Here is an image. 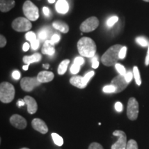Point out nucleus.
Returning <instances> with one entry per match:
<instances>
[{"instance_id": "1", "label": "nucleus", "mask_w": 149, "mask_h": 149, "mask_svg": "<svg viewBox=\"0 0 149 149\" xmlns=\"http://www.w3.org/2000/svg\"><path fill=\"white\" fill-rule=\"evenodd\" d=\"M77 49L81 56L86 57H93L96 53L95 43L90 37H82L78 41Z\"/></svg>"}, {"instance_id": "2", "label": "nucleus", "mask_w": 149, "mask_h": 149, "mask_svg": "<svg viewBox=\"0 0 149 149\" xmlns=\"http://www.w3.org/2000/svg\"><path fill=\"white\" fill-rule=\"evenodd\" d=\"M122 47L123 46L120 44H115L110 47L102 57L103 64L107 66H111L116 64L118 59H120L119 53Z\"/></svg>"}, {"instance_id": "3", "label": "nucleus", "mask_w": 149, "mask_h": 149, "mask_svg": "<svg viewBox=\"0 0 149 149\" xmlns=\"http://www.w3.org/2000/svg\"><path fill=\"white\" fill-rule=\"evenodd\" d=\"M14 86L10 83L1 82L0 84V100L3 103H10L15 97Z\"/></svg>"}, {"instance_id": "4", "label": "nucleus", "mask_w": 149, "mask_h": 149, "mask_svg": "<svg viewBox=\"0 0 149 149\" xmlns=\"http://www.w3.org/2000/svg\"><path fill=\"white\" fill-rule=\"evenodd\" d=\"M23 12L26 17L30 21H36L40 17L38 8L30 0H27L24 2Z\"/></svg>"}, {"instance_id": "5", "label": "nucleus", "mask_w": 149, "mask_h": 149, "mask_svg": "<svg viewBox=\"0 0 149 149\" xmlns=\"http://www.w3.org/2000/svg\"><path fill=\"white\" fill-rule=\"evenodd\" d=\"M12 27L17 32H26L31 30L32 28V24L27 18L18 17L13 22Z\"/></svg>"}, {"instance_id": "6", "label": "nucleus", "mask_w": 149, "mask_h": 149, "mask_svg": "<svg viewBox=\"0 0 149 149\" xmlns=\"http://www.w3.org/2000/svg\"><path fill=\"white\" fill-rule=\"evenodd\" d=\"M139 114V104L135 98L130 97L128 102L127 116L132 121L136 120Z\"/></svg>"}, {"instance_id": "7", "label": "nucleus", "mask_w": 149, "mask_h": 149, "mask_svg": "<svg viewBox=\"0 0 149 149\" xmlns=\"http://www.w3.org/2000/svg\"><path fill=\"white\" fill-rule=\"evenodd\" d=\"M100 22L96 17H91L84 21L80 25L79 29L84 33H89L93 31L98 27Z\"/></svg>"}, {"instance_id": "8", "label": "nucleus", "mask_w": 149, "mask_h": 149, "mask_svg": "<svg viewBox=\"0 0 149 149\" xmlns=\"http://www.w3.org/2000/svg\"><path fill=\"white\" fill-rule=\"evenodd\" d=\"M41 84L42 83L39 81L37 77H26L22 79L20 81L22 88L26 92H31L35 87L40 86Z\"/></svg>"}, {"instance_id": "9", "label": "nucleus", "mask_w": 149, "mask_h": 149, "mask_svg": "<svg viewBox=\"0 0 149 149\" xmlns=\"http://www.w3.org/2000/svg\"><path fill=\"white\" fill-rule=\"evenodd\" d=\"M113 135L117 136L118 139L117 142L112 145L111 149H126L127 141H126V135L125 133L122 130H115L113 133Z\"/></svg>"}, {"instance_id": "10", "label": "nucleus", "mask_w": 149, "mask_h": 149, "mask_svg": "<svg viewBox=\"0 0 149 149\" xmlns=\"http://www.w3.org/2000/svg\"><path fill=\"white\" fill-rule=\"evenodd\" d=\"M128 83L126 81L124 75H122V74H119L113 78V79L111 81V85L114 86L115 87V93H118L122 92L125 89Z\"/></svg>"}, {"instance_id": "11", "label": "nucleus", "mask_w": 149, "mask_h": 149, "mask_svg": "<svg viewBox=\"0 0 149 149\" xmlns=\"http://www.w3.org/2000/svg\"><path fill=\"white\" fill-rule=\"evenodd\" d=\"M10 122L14 127L18 129H24L27 126V122L19 115H13L10 117Z\"/></svg>"}, {"instance_id": "12", "label": "nucleus", "mask_w": 149, "mask_h": 149, "mask_svg": "<svg viewBox=\"0 0 149 149\" xmlns=\"http://www.w3.org/2000/svg\"><path fill=\"white\" fill-rule=\"evenodd\" d=\"M32 126L35 130L40 132L42 134H46L48 133V126L44 121L39 118H35L32 121Z\"/></svg>"}, {"instance_id": "13", "label": "nucleus", "mask_w": 149, "mask_h": 149, "mask_svg": "<svg viewBox=\"0 0 149 149\" xmlns=\"http://www.w3.org/2000/svg\"><path fill=\"white\" fill-rule=\"evenodd\" d=\"M24 100L27 105L28 112L30 114H34L36 113L37 111V104L35 99L31 96H26Z\"/></svg>"}, {"instance_id": "14", "label": "nucleus", "mask_w": 149, "mask_h": 149, "mask_svg": "<svg viewBox=\"0 0 149 149\" xmlns=\"http://www.w3.org/2000/svg\"><path fill=\"white\" fill-rule=\"evenodd\" d=\"M54 44H55L51 40H46L42 48V53L43 54H46V55L50 56L53 55L55 53Z\"/></svg>"}, {"instance_id": "15", "label": "nucleus", "mask_w": 149, "mask_h": 149, "mask_svg": "<svg viewBox=\"0 0 149 149\" xmlns=\"http://www.w3.org/2000/svg\"><path fill=\"white\" fill-rule=\"evenodd\" d=\"M37 77L41 83L50 82L54 79V74L51 71H42Z\"/></svg>"}, {"instance_id": "16", "label": "nucleus", "mask_w": 149, "mask_h": 149, "mask_svg": "<svg viewBox=\"0 0 149 149\" xmlns=\"http://www.w3.org/2000/svg\"><path fill=\"white\" fill-rule=\"evenodd\" d=\"M56 10L60 14H66L69 9V5L66 0H58L55 5Z\"/></svg>"}, {"instance_id": "17", "label": "nucleus", "mask_w": 149, "mask_h": 149, "mask_svg": "<svg viewBox=\"0 0 149 149\" xmlns=\"http://www.w3.org/2000/svg\"><path fill=\"white\" fill-rule=\"evenodd\" d=\"M15 4L14 0H0V10L1 12H8L13 8Z\"/></svg>"}, {"instance_id": "18", "label": "nucleus", "mask_w": 149, "mask_h": 149, "mask_svg": "<svg viewBox=\"0 0 149 149\" xmlns=\"http://www.w3.org/2000/svg\"><path fill=\"white\" fill-rule=\"evenodd\" d=\"M42 59V55L40 53H34L31 56H24L23 61L26 64H31L32 63L38 62Z\"/></svg>"}, {"instance_id": "19", "label": "nucleus", "mask_w": 149, "mask_h": 149, "mask_svg": "<svg viewBox=\"0 0 149 149\" xmlns=\"http://www.w3.org/2000/svg\"><path fill=\"white\" fill-rule=\"evenodd\" d=\"M53 26L63 33H67L69 31V27L67 24L61 21H55L53 23Z\"/></svg>"}, {"instance_id": "20", "label": "nucleus", "mask_w": 149, "mask_h": 149, "mask_svg": "<svg viewBox=\"0 0 149 149\" xmlns=\"http://www.w3.org/2000/svg\"><path fill=\"white\" fill-rule=\"evenodd\" d=\"M70 82L72 86L77 87L78 88H84L85 86L83 84V77L81 76H74L70 78Z\"/></svg>"}, {"instance_id": "21", "label": "nucleus", "mask_w": 149, "mask_h": 149, "mask_svg": "<svg viewBox=\"0 0 149 149\" xmlns=\"http://www.w3.org/2000/svg\"><path fill=\"white\" fill-rule=\"evenodd\" d=\"M69 63V59H65V60L61 61L58 67V69H57V72H58L59 74L61 75V74H64L66 72L67 68H68Z\"/></svg>"}, {"instance_id": "22", "label": "nucleus", "mask_w": 149, "mask_h": 149, "mask_svg": "<svg viewBox=\"0 0 149 149\" xmlns=\"http://www.w3.org/2000/svg\"><path fill=\"white\" fill-rule=\"evenodd\" d=\"M51 137L52 138H53L54 143H55L56 145H57L58 146H61L63 144H64V139H63L62 137H61L59 135H58V134L55 133H52Z\"/></svg>"}, {"instance_id": "23", "label": "nucleus", "mask_w": 149, "mask_h": 149, "mask_svg": "<svg viewBox=\"0 0 149 149\" xmlns=\"http://www.w3.org/2000/svg\"><path fill=\"white\" fill-rule=\"evenodd\" d=\"M133 76L135 78V82L138 86H140L141 84V80L140 77V74H139V71L138 68L137 66L133 67Z\"/></svg>"}, {"instance_id": "24", "label": "nucleus", "mask_w": 149, "mask_h": 149, "mask_svg": "<svg viewBox=\"0 0 149 149\" xmlns=\"http://www.w3.org/2000/svg\"><path fill=\"white\" fill-rule=\"evenodd\" d=\"M48 34H49V31H48V28H44V29H43L42 31L39 33V40L40 41L47 40Z\"/></svg>"}, {"instance_id": "25", "label": "nucleus", "mask_w": 149, "mask_h": 149, "mask_svg": "<svg viewBox=\"0 0 149 149\" xmlns=\"http://www.w3.org/2000/svg\"><path fill=\"white\" fill-rule=\"evenodd\" d=\"M136 42H137L139 45L143 46V47H146V46H148L149 45L148 41L143 37H137V38H136Z\"/></svg>"}, {"instance_id": "26", "label": "nucleus", "mask_w": 149, "mask_h": 149, "mask_svg": "<svg viewBox=\"0 0 149 149\" xmlns=\"http://www.w3.org/2000/svg\"><path fill=\"white\" fill-rule=\"evenodd\" d=\"M95 74L94 71H90L88 73H86L84 75V77H83V84L85 86H86L87 84L88 83L89 80L91 79V77H93V76Z\"/></svg>"}, {"instance_id": "27", "label": "nucleus", "mask_w": 149, "mask_h": 149, "mask_svg": "<svg viewBox=\"0 0 149 149\" xmlns=\"http://www.w3.org/2000/svg\"><path fill=\"white\" fill-rule=\"evenodd\" d=\"M126 149H138V145L137 141L134 139H130L127 142Z\"/></svg>"}, {"instance_id": "28", "label": "nucleus", "mask_w": 149, "mask_h": 149, "mask_svg": "<svg viewBox=\"0 0 149 149\" xmlns=\"http://www.w3.org/2000/svg\"><path fill=\"white\" fill-rule=\"evenodd\" d=\"M115 68H116L117 72H119V74H122V75H125L126 73V68H124V66H122V65L120 64H117V63L115 65Z\"/></svg>"}, {"instance_id": "29", "label": "nucleus", "mask_w": 149, "mask_h": 149, "mask_svg": "<svg viewBox=\"0 0 149 149\" xmlns=\"http://www.w3.org/2000/svg\"><path fill=\"white\" fill-rule=\"evenodd\" d=\"M118 20H119L118 17H117V16L111 17H110L109 19H108V21L107 22V26L109 27L113 26L114 25L115 23H117V22H118Z\"/></svg>"}, {"instance_id": "30", "label": "nucleus", "mask_w": 149, "mask_h": 149, "mask_svg": "<svg viewBox=\"0 0 149 149\" xmlns=\"http://www.w3.org/2000/svg\"><path fill=\"white\" fill-rule=\"evenodd\" d=\"M115 87L113 85H108L104 86L103 88V91L106 93H115Z\"/></svg>"}, {"instance_id": "31", "label": "nucleus", "mask_w": 149, "mask_h": 149, "mask_svg": "<svg viewBox=\"0 0 149 149\" xmlns=\"http://www.w3.org/2000/svg\"><path fill=\"white\" fill-rule=\"evenodd\" d=\"M26 39L28 41L31 42L35 40H36V35H35L33 32H32V31H30V32H28L26 34Z\"/></svg>"}, {"instance_id": "32", "label": "nucleus", "mask_w": 149, "mask_h": 149, "mask_svg": "<svg viewBox=\"0 0 149 149\" xmlns=\"http://www.w3.org/2000/svg\"><path fill=\"white\" fill-rule=\"evenodd\" d=\"M126 51H127V48L126 46H123L122 49L120 50V53H119V57H120V59H123L125 58L126 55Z\"/></svg>"}, {"instance_id": "33", "label": "nucleus", "mask_w": 149, "mask_h": 149, "mask_svg": "<svg viewBox=\"0 0 149 149\" xmlns=\"http://www.w3.org/2000/svg\"><path fill=\"white\" fill-rule=\"evenodd\" d=\"M80 70V66L73 64L70 67V72L72 74H77Z\"/></svg>"}, {"instance_id": "34", "label": "nucleus", "mask_w": 149, "mask_h": 149, "mask_svg": "<svg viewBox=\"0 0 149 149\" xmlns=\"http://www.w3.org/2000/svg\"><path fill=\"white\" fill-rule=\"evenodd\" d=\"M88 149H104L103 147L100 144L97 142H93L90 144Z\"/></svg>"}, {"instance_id": "35", "label": "nucleus", "mask_w": 149, "mask_h": 149, "mask_svg": "<svg viewBox=\"0 0 149 149\" xmlns=\"http://www.w3.org/2000/svg\"><path fill=\"white\" fill-rule=\"evenodd\" d=\"M31 48H32L33 50H37V48L40 46V40H35L34 41L31 42Z\"/></svg>"}, {"instance_id": "36", "label": "nucleus", "mask_w": 149, "mask_h": 149, "mask_svg": "<svg viewBox=\"0 0 149 149\" xmlns=\"http://www.w3.org/2000/svg\"><path fill=\"white\" fill-rule=\"evenodd\" d=\"M84 59L83 57H77L74 59V64L78 65V66L82 65L84 64Z\"/></svg>"}, {"instance_id": "37", "label": "nucleus", "mask_w": 149, "mask_h": 149, "mask_svg": "<svg viewBox=\"0 0 149 149\" xmlns=\"http://www.w3.org/2000/svg\"><path fill=\"white\" fill-rule=\"evenodd\" d=\"M124 77H125V79L126 80V81H127L128 83H129L131 81L132 79H133V77H134L133 76V72H130V71H128V72H126V73L125 75H124Z\"/></svg>"}, {"instance_id": "38", "label": "nucleus", "mask_w": 149, "mask_h": 149, "mask_svg": "<svg viewBox=\"0 0 149 149\" xmlns=\"http://www.w3.org/2000/svg\"><path fill=\"white\" fill-rule=\"evenodd\" d=\"M115 109L117 112H122L123 110V105L120 102H117L115 104Z\"/></svg>"}, {"instance_id": "39", "label": "nucleus", "mask_w": 149, "mask_h": 149, "mask_svg": "<svg viewBox=\"0 0 149 149\" xmlns=\"http://www.w3.org/2000/svg\"><path fill=\"white\" fill-rule=\"evenodd\" d=\"M6 44V40L4 37V36H3L2 35H0V47L3 48L4 47Z\"/></svg>"}, {"instance_id": "40", "label": "nucleus", "mask_w": 149, "mask_h": 149, "mask_svg": "<svg viewBox=\"0 0 149 149\" xmlns=\"http://www.w3.org/2000/svg\"><path fill=\"white\" fill-rule=\"evenodd\" d=\"M51 40L54 43V44H55V43L58 42L60 40V36H59V35H57V34L53 35V36L51 37Z\"/></svg>"}, {"instance_id": "41", "label": "nucleus", "mask_w": 149, "mask_h": 149, "mask_svg": "<svg viewBox=\"0 0 149 149\" xmlns=\"http://www.w3.org/2000/svg\"><path fill=\"white\" fill-rule=\"evenodd\" d=\"M99 66V61H97V58L94 57L93 59V63H92V67L93 68H97Z\"/></svg>"}, {"instance_id": "42", "label": "nucleus", "mask_w": 149, "mask_h": 149, "mask_svg": "<svg viewBox=\"0 0 149 149\" xmlns=\"http://www.w3.org/2000/svg\"><path fill=\"white\" fill-rule=\"evenodd\" d=\"M20 76H21V74H20V72H19L18 70H15V71L13 72V77L15 79H19L20 78Z\"/></svg>"}, {"instance_id": "43", "label": "nucleus", "mask_w": 149, "mask_h": 149, "mask_svg": "<svg viewBox=\"0 0 149 149\" xmlns=\"http://www.w3.org/2000/svg\"><path fill=\"white\" fill-rule=\"evenodd\" d=\"M43 13H44V14L46 16H48L50 14L49 8H48V7H46V6L44 7V8H43Z\"/></svg>"}, {"instance_id": "44", "label": "nucleus", "mask_w": 149, "mask_h": 149, "mask_svg": "<svg viewBox=\"0 0 149 149\" xmlns=\"http://www.w3.org/2000/svg\"><path fill=\"white\" fill-rule=\"evenodd\" d=\"M29 48H30V45H29V43H27V42L24 43V45H23V51L24 52H26L29 51Z\"/></svg>"}, {"instance_id": "45", "label": "nucleus", "mask_w": 149, "mask_h": 149, "mask_svg": "<svg viewBox=\"0 0 149 149\" xmlns=\"http://www.w3.org/2000/svg\"><path fill=\"white\" fill-rule=\"evenodd\" d=\"M145 64L146 66H148L149 65V45L148 48V52H147V55L146 57V59H145Z\"/></svg>"}, {"instance_id": "46", "label": "nucleus", "mask_w": 149, "mask_h": 149, "mask_svg": "<svg viewBox=\"0 0 149 149\" xmlns=\"http://www.w3.org/2000/svg\"><path fill=\"white\" fill-rule=\"evenodd\" d=\"M25 104H26V103H25V102H24V100H19L17 102V105L19 107H23V106H24Z\"/></svg>"}, {"instance_id": "47", "label": "nucleus", "mask_w": 149, "mask_h": 149, "mask_svg": "<svg viewBox=\"0 0 149 149\" xmlns=\"http://www.w3.org/2000/svg\"><path fill=\"white\" fill-rule=\"evenodd\" d=\"M28 69H29V64L24 65V66H23V70H27Z\"/></svg>"}, {"instance_id": "48", "label": "nucleus", "mask_w": 149, "mask_h": 149, "mask_svg": "<svg viewBox=\"0 0 149 149\" xmlns=\"http://www.w3.org/2000/svg\"><path fill=\"white\" fill-rule=\"evenodd\" d=\"M43 66H44V68H46V69H48L49 68V64H44Z\"/></svg>"}, {"instance_id": "49", "label": "nucleus", "mask_w": 149, "mask_h": 149, "mask_svg": "<svg viewBox=\"0 0 149 149\" xmlns=\"http://www.w3.org/2000/svg\"><path fill=\"white\" fill-rule=\"evenodd\" d=\"M48 1L50 3H53L55 1V0H48Z\"/></svg>"}, {"instance_id": "50", "label": "nucleus", "mask_w": 149, "mask_h": 149, "mask_svg": "<svg viewBox=\"0 0 149 149\" xmlns=\"http://www.w3.org/2000/svg\"><path fill=\"white\" fill-rule=\"evenodd\" d=\"M144 1H146V2H149V0H144Z\"/></svg>"}, {"instance_id": "51", "label": "nucleus", "mask_w": 149, "mask_h": 149, "mask_svg": "<svg viewBox=\"0 0 149 149\" xmlns=\"http://www.w3.org/2000/svg\"><path fill=\"white\" fill-rule=\"evenodd\" d=\"M21 149H29V148H22Z\"/></svg>"}]
</instances>
